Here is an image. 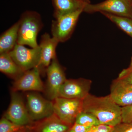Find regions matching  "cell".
<instances>
[{"label": "cell", "instance_id": "obj_1", "mask_svg": "<svg viewBox=\"0 0 132 132\" xmlns=\"http://www.w3.org/2000/svg\"><path fill=\"white\" fill-rule=\"evenodd\" d=\"M82 111L94 115L102 125L114 127L122 122L121 107L110 95L97 97L88 94L83 100Z\"/></svg>", "mask_w": 132, "mask_h": 132}, {"label": "cell", "instance_id": "obj_2", "mask_svg": "<svg viewBox=\"0 0 132 132\" xmlns=\"http://www.w3.org/2000/svg\"><path fill=\"white\" fill-rule=\"evenodd\" d=\"M19 22L17 43L32 48L38 46L37 36L43 27L40 15L35 11H27L22 14Z\"/></svg>", "mask_w": 132, "mask_h": 132}, {"label": "cell", "instance_id": "obj_3", "mask_svg": "<svg viewBox=\"0 0 132 132\" xmlns=\"http://www.w3.org/2000/svg\"><path fill=\"white\" fill-rule=\"evenodd\" d=\"M83 9L55 18L52 21L51 32L52 37L59 42H64L70 38Z\"/></svg>", "mask_w": 132, "mask_h": 132}, {"label": "cell", "instance_id": "obj_4", "mask_svg": "<svg viewBox=\"0 0 132 132\" xmlns=\"http://www.w3.org/2000/svg\"><path fill=\"white\" fill-rule=\"evenodd\" d=\"M54 113L62 121L72 126L82 111L83 100L58 97L53 101Z\"/></svg>", "mask_w": 132, "mask_h": 132}, {"label": "cell", "instance_id": "obj_5", "mask_svg": "<svg viewBox=\"0 0 132 132\" xmlns=\"http://www.w3.org/2000/svg\"><path fill=\"white\" fill-rule=\"evenodd\" d=\"M83 12H104L132 19V3L130 0H106L97 4H87Z\"/></svg>", "mask_w": 132, "mask_h": 132}, {"label": "cell", "instance_id": "obj_6", "mask_svg": "<svg viewBox=\"0 0 132 132\" xmlns=\"http://www.w3.org/2000/svg\"><path fill=\"white\" fill-rule=\"evenodd\" d=\"M16 64L24 72L37 67L41 57V49L37 47L28 48L24 45L16 43L9 53Z\"/></svg>", "mask_w": 132, "mask_h": 132}, {"label": "cell", "instance_id": "obj_7", "mask_svg": "<svg viewBox=\"0 0 132 132\" xmlns=\"http://www.w3.org/2000/svg\"><path fill=\"white\" fill-rule=\"evenodd\" d=\"M4 117L20 126H28L34 122L29 114L22 97L17 92L14 91L11 92L10 104Z\"/></svg>", "mask_w": 132, "mask_h": 132}, {"label": "cell", "instance_id": "obj_8", "mask_svg": "<svg viewBox=\"0 0 132 132\" xmlns=\"http://www.w3.org/2000/svg\"><path fill=\"white\" fill-rule=\"evenodd\" d=\"M26 99V107L34 121L45 119L54 113L53 101L46 100L37 93H28Z\"/></svg>", "mask_w": 132, "mask_h": 132}, {"label": "cell", "instance_id": "obj_9", "mask_svg": "<svg viewBox=\"0 0 132 132\" xmlns=\"http://www.w3.org/2000/svg\"><path fill=\"white\" fill-rule=\"evenodd\" d=\"M46 72L47 75L46 92L49 99L53 101L59 97L60 89L67 80L64 70L57 57L52 60Z\"/></svg>", "mask_w": 132, "mask_h": 132}, {"label": "cell", "instance_id": "obj_10", "mask_svg": "<svg viewBox=\"0 0 132 132\" xmlns=\"http://www.w3.org/2000/svg\"><path fill=\"white\" fill-rule=\"evenodd\" d=\"M91 84L90 80L82 78L67 79L60 89L59 97L83 100L90 94Z\"/></svg>", "mask_w": 132, "mask_h": 132}, {"label": "cell", "instance_id": "obj_11", "mask_svg": "<svg viewBox=\"0 0 132 132\" xmlns=\"http://www.w3.org/2000/svg\"><path fill=\"white\" fill-rule=\"evenodd\" d=\"M40 71L38 68H35L24 72L15 80L12 87V91H45V87L40 78Z\"/></svg>", "mask_w": 132, "mask_h": 132}, {"label": "cell", "instance_id": "obj_12", "mask_svg": "<svg viewBox=\"0 0 132 132\" xmlns=\"http://www.w3.org/2000/svg\"><path fill=\"white\" fill-rule=\"evenodd\" d=\"M110 95L121 107L132 105V84L117 78L111 85Z\"/></svg>", "mask_w": 132, "mask_h": 132}, {"label": "cell", "instance_id": "obj_13", "mask_svg": "<svg viewBox=\"0 0 132 132\" xmlns=\"http://www.w3.org/2000/svg\"><path fill=\"white\" fill-rule=\"evenodd\" d=\"M71 126L63 122L54 113L45 119L34 121L27 127L33 132H66Z\"/></svg>", "mask_w": 132, "mask_h": 132}, {"label": "cell", "instance_id": "obj_14", "mask_svg": "<svg viewBox=\"0 0 132 132\" xmlns=\"http://www.w3.org/2000/svg\"><path fill=\"white\" fill-rule=\"evenodd\" d=\"M53 37H50L47 33L42 36L40 47L41 49L40 61L37 67L40 72L46 70L53 59L56 56V48L59 43Z\"/></svg>", "mask_w": 132, "mask_h": 132}, {"label": "cell", "instance_id": "obj_15", "mask_svg": "<svg viewBox=\"0 0 132 132\" xmlns=\"http://www.w3.org/2000/svg\"><path fill=\"white\" fill-rule=\"evenodd\" d=\"M19 22L3 33L0 37V54L9 53L17 43Z\"/></svg>", "mask_w": 132, "mask_h": 132}, {"label": "cell", "instance_id": "obj_16", "mask_svg": "<svg viewBox=\"0 0 132 132\" xmlns=\"http://www.w3.org/2000/svg\"><path fill=\"white\" fill-rule=\"evenodd\" d=\"M54 8V18L85 8L87 4L76 0H52Z\"/></svg>", "mask_w": 132, "mask_h": 132}, {"label": "cell", "instance_id": "obj_17", "mask_svg": "<svg viewBox=\"0 0 132 132\" xmlns=\"http://www.w3.org/2000/svg\"><path fill=\"white\" fill-rule=\"evenodd\" d=\"M0 71L15 80L21 76L25 72L15 62L9 53L1 54Z\"/></svg>", "mask_w": 132, "mask_h": 132}, {"label": "cell", "instance_id": "obj_18", "mask_svg": "<svg viewBox=\"0 0 132 132\" xmlns=\"http://www.w3.org/2000/svg\"><path fill=\"white\" fill-rule=\"evenodd\" d=\"M101 13L132 38V18L118 16L106 12Z\"/></svg>", "mask_w": 132, "mask_h": 132}, {"label": "cell", "instance_id": "obj_19", "mask_svg": "<svg viewBox=\"0 0 132 132\" xmlns=\"http://www.w3.org/2000/svg\"><path fill=\"white\" fill-rule=\"evenodd\" d=\"M75 123L90 127L101 124L98 120L94 115L83 111L78 114Z\"/></svg>", "mask_w": 132, "mask_h": 132}, {"label": "cell", "instance_id": "obj_20", "mask_svg": "<svg viewBox=\"0 0 132 132\" xmlns=\"http://www.w3.org/2000/svg\"><path fill=\"white\" fill-rule=\"evenodd\" d=\"M27 127L15 124L5 117L0 120V132H14L26 129Z\"/></svg>", "mask_w": 132, "mask_h": 132}, {"label": "cell", "instance_id": "obj_21", "mask_svg": "<svg viewBox=\"0 0 132 132\" xmlns=\"http://www.w3.org/2000/svg\"><path fill=\"white\" fill-rule=\"evenodd\" d=\"M122 122L130 123L132 122V105L121 107Z\"/></svg>", "mask_w": 132, "mask_h": 132}, {"label": "cell", "instance_id": "obj_22", "mask_svg": "<svg viewBox=\"0 0 132 132\" xmlns=\"http://www.w3.org/2000/svg\"><path fill=\"white\" fill-rule=\"evenodd\" d=\"M112 132H132V122L130 123L121 122L114 127Z\"/></svg>", "mask_w": 132, "mask_h": 132}, {"label": "cell", "instance_id": "obj_23", "mask_svg": "<svg viewBox=\"0 0 132 132\" xmlns=\"http://www.w3.org/2000/svg\"><path fill=\"white\" fill-rule=\"evenodd\" d=\"M118 78L132 84V70L125 69L120 73Z\"/></svg>", "mask_w": 132, "mask_h": 132}, {"label": "cell", "instance_id": "obj_24", "mask_svg": "<svg viewBox=\"0 0 132 132\" xmlns=\"http://www.w3.org/2000/svg\"><path fill=\"white\" fill-rule=\"evenodd\" d=\"M113 129V127L100 124L93 127L88 132H112Z\"/></svg>", "mask_w": 132, "mask_h": 132}, {"label": "cell", "instance_id": "obj_25", "mask_svg": "<svg viewBox=\"0 0 132 132\" xmlns=\"http://www.w3.org/2000/svg\"><path fill=\"white\" fill-rule=\"evenodd\" d=\"M92 128L74 123L66 132H88Z\"/></svg>", "mask_w": 132, "mask_h": 132}, {"label": "cell", "instance_id": "obj_26", "mask_svg": "<svg viewBox=\"0 0 132 132\" xmlns=\"http://www.w3.org/2000/svg\"><path fill=\"white\" fill-rule=\"evenodd\" d=\"M128 68L130 70H132V57L131 59V63H130V65L129 66V67Z\"/></svg>", "mask_w": 132, "mask_h": 132}, {"label": "cell", "instance_id": "obj_27", "mask_svg": "<svg viewBox=\"0 0 132 132\" xmlns=\"http://www.w3.org/2000/svg\"><path fill=\"white\" fill-rule=\"evenodd\" d=\"M27 129V128H26V129H23V130H19V131L14 132H26Z\"/></svg>", "mask_w": 132, "mask_h": 132}, {"label": "cell", "instance_id": "obj_28", "mask_svg": "<svg viewBox=\"0 0 132 132\" xmlns=\"http://www.w3.org/2000/svg\"><path fill=\"white\" fill-rule=\"evenodd\" d=\"M76 1L84 3H86V4H88V3H87L85 1V0H76Z\"/></svg>", "mask_w": 132, "mask_h": 132}, {"label": "cell", "instance_id": "obj_29", "mask_svg": "<svg viewBox=\"0 0 132 132\" xmlns=\"http://www.w3.org/2000/svg\"><path fill=\"white\" fill-rule=\"evenodd\" d=\"M85 2L87 3H88V4H89V3H90V0H85Z\"/></svg>", "mask_w": 132, "mask_h": 132}, {"label": "cell", "instance_id": "obj_30", "mask_svg": "<svg viewBox=\"0 0 132 132\" xmlns=\"http://www.w3.org/2000/svg\"><path fill=\"white\" fill-rule=\"evenodd\" d=\"M26 132H33L32 131H31V130H29L28 128H27V131H26Z\"/></svg>", "mask_w": 132, "mask_h": 132}, {"label": "cell", "instance_id": "obj_31", "mask_svg": "<svg viewBox=\"0 0 132 132\" xmlns=\"http://www.w3.org/2000/svg\"><path fill=\"white\" fill-rule=\"evenodd\" d=\"M130 1L131 2H132V0H130Z\"/></svg>", "mask_w": 132, "mask_h": 132}, {"label": "cell", "instance_id": "obj_32", "mask_svg": "<svg viewBox=\"0 0 132 132\" xmlns=\"http://www.w3.org/2000/svg\"></svg>", "mask_w": 132, "mask_h": 132}]
</instances>
